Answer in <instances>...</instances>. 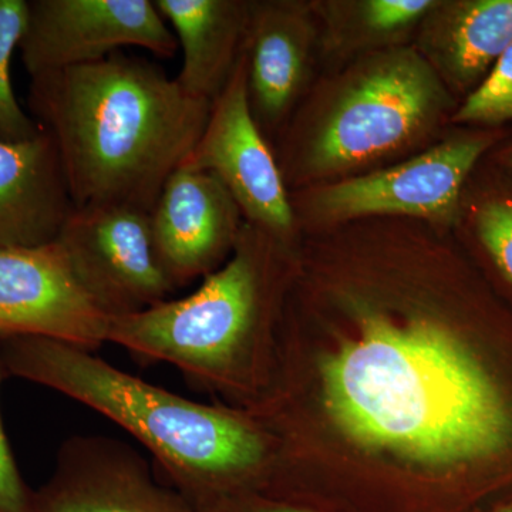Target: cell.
<instances>
[{"label": "cell", "instance_id": "obj_1", "mask_svg": "<svg viewBox=\"0 0 512 512\" xmlns=\"http://www.w3.org/2000/svg\"><path fill=\"white\" fill-rule=\"evenodd\" d=\"M326 404L366 447L454 467L512 444V409L483 363L434 323L367 316L359 338L323 363Z\"/></svg>", "mask_w": 512, "mask_h": 512}, {"label": "cell", "instance_id": "obj_4", "mask_svg": "<svg viewBox=\"0 0 512 512\" xmlns=\"http://www.w3.org/2000/svg\"><path fill=\"white\" fill-rule=\"evenodd\" d=\"M227 265L185 298L109 320L107 342L191 380L237 382L251 357L266 306L265 242L247 232Z\"/></svg>", "mask_w": 512, "mask_h": 512}, {"label": "cell", "instance_id": "obj_8", "mask_svg": "<svg viewBox=\"0 0 512 512\" xmlns=\"http://www.w3.org/2000/svg\"><path fill=\"white\" fill-rule=\"evenodd\" d=\"M185 167L217 175L256 227L286 237L293 210L281 170L252 116L247 90V63L242 59L220 96Z\"/></svg>", "mask_w": 512, "mask_h": 512}, {"label": "cell", "instance_id": "obj_20", "mask_svg": "<svg viewBox=\"0 0 512 512\" xmlns=\"http://www.w3.org/2000/svg\"><path fill=\"white\" fill-rule=\"evenodd\" d=\"M8 379L0 357V386ZM0 512H36L35 490L29 487L13 457L0 416Z\"/></svg>", "mask_w": 512, "mask_h": 512}, {"label": "cell", "instance_id": "obj_3", "mask_svg": "<svg viewBox=\"0 0 512 512\" xmlns=\"http://www.w3.org/2000/svg\"><path fill=\"white\" fill-rule=\"evenodd\" d=\"M0 357L8 377L55 390L130 433L194 507L227 497L268 460V440L252 421L154 386L83 346L2 333Z\"/></svg>", "mask_w": 512, "mask_h": 512}, {"label": "cell", "instance_id": "obj_21", "mask_svg": "<svg viewBox=\"0 0 512 512\" xmlns=\"http://www.w3.org/2000/svg\"><path fill=\"white\" fill-rule=\"evenodd\" d=\"M430 6L427 0H373L367 3L366 18L373 28L390 30L419 18Z\"/></svg>", "mask_w": 512, "mask_h": 512}, {"label": "cell", "instance_id": "obj_16", "mask_svg": "<svg viewBox=\"0 0 512 512\" xmlns=\"http://www.w3.org/2000/svg\"><path fill=\"white\" fill-rule=\"evenodd\" d=\"M511 45L512 0H476L458 10L448 49L460 79H477Z\"/></svg>", "mask_w": 512, "mask_h": 512}, {"label": "cell", "instance_id": "obj_13", "mask_svg": "<svg viewBox=\"0 0 512 512\" xmlns=\"http://www.w3.org/2000/svg\"><path fill=\"white\" fill-rule=\"evenodd\" d=\"M73 208L46 130L22 143L0 141V249L53 244Z\"/></svg>", "mask_w": 512, "mask_h": 512}, {"label": "cell", "instance_id": "obj_7", "mask_svg": "<svg viewBox=\"0 0 512 512\" xmlns=\"http://www.w3.org/2000/svg\"><path fill=\"white\" fill-rule=\"evenodd\" d=\"M429 70L400 57L363 77L345 96L311 148L315 170H338L387 153L427 119L436 100Z\"/></svg>", "mask_w": 512, "mask_h": 512}, {"label": "cell", "instance_id": "obj_15", "mask_svg": "<svg viewBox=\"0 0 512 512\" xmlns=\"http://www.w3.org/2000/svg\"><path fill=\"white\" fill-rule=\"evenodd\" d=\"M282 18L281 12L272 9L259 13L251 63L247 64L248 101L269 124L276 123L288 109L302 72L298 36L292 32L291 23Z\"/></svg>", "mask_w": 512, "mask_h": 512}, {"label": "cell", "instance_id": "obj_11", "mask_svg": "<svg viewBox=\"0 0 512 512\" xmlns=\"http://www.w3.org/2000/svg\"><path fill=\"white\" fill-rule=\"evenodd\" d=\"M239 205L217 175L180 165L151 211V232L175 288L214 274L237 238Z\"/></svg>", "mask_w": 512, "mask_h": 512}, {"label": "cell", "instance_id": "obj_2", "mask_svg": "<svg viewBox=\"0 0 512 512\" xmlns=\"http://www.w3.org/2000/svg\"><path fill=\"white\" fill-rule=\"evenodd\" d=\"M28 106L55 141L74 208L147 212L197 146L212 103L160 64L120 52L32 77Z\"/></svg>", "mask_w": 512, "mask_h": 512}, {"label": "cell", "instance_id": "obj_17", "mask_svg": "<svg viewBox=\"0 0 512 512\" xmlns=\"http://www.w3.org/2000/svg\"><path fill=\"white\" fill-rule=\"evenodd\" d=\"M28 20V0H0V141L32 140L42 127L20 106L13 90L12 57L19 49Z\"/></svg>", "mask_w": 512, "mask_h": 512}, {"label": "cell", "instance_id": "obj_9", "mask_svg": "<svg viewBox=\"0 0 512 512\" xmlns=\"http://www.w3.org/2000/svg\"><path fill=\"white\" fill-rule=\"evenodd\" d=\"M35 505L36 512H197L130 444L107 436L64 441Z\"/></svg>", "mask_w": 512, "mask_h": 512}, {"label": "cell", "instance_id": "obj_5", "mask_svg": "<svg viewBox=\"0 0 512 512\" xmlns=\"http://www.w3.org/2000/svg\"><path fill=\"white\" fill-rule=\"evenodd\" d=\"M150 214L127 205L73 208L56 239L77 284L109 320L177 291L158 258Z\"/></svg>", "mask_w": 512, "mask_h": 512}, {"label": "cell", "instance_id": "obj_6", "mask_svg": "<svg viewBox=\"0 0 512 512\" xmlns=\"http://www.w3.org/2000/svg\"><path fill=\"white\" fill-rule=\"evenodd\" d=\"M127 46L164 59L178 52L154 0H28L19 50L30 79L99 62Z\"/></svg>", "mask_w": 512, "mask_h": 512}, {"label": "cell", "instance_id": "obj_10", "mask_svg": "<svg viewBox=\"0 0 512 512\" xmlns=\"http://www.w3.org/2000/svg\"><path fill=\"white\" fill-rule=\"evenodd\" d=\"M107 328L57 242L0 249V335L47 336L94 350L107 342Z\"/></svg>", "mask_w": 512, "mask_h": 512}, {"label": "cell", "instance_id": "obj_18", "mask_svg": "<svg viewBox=\"0 0 512 512\" xmlns=\"http://www.w3.org/2000/svg\"><path fill=\"white\" fill-rule=\"evenodd\" d=\"M456 119L480 123L512 120V45L495 62L485 82L468 97Z\"/></svg>", "mask_w": 512, "mask_h": 512}, {"label": "cell", "instance_id": "obj_14", "mask_svg": "<svg viewBox=\"0 0 512 512\" xmlns=\"http://www.w3.org/2000/svg\"><path fill=\"white\" fill-rule=\"evenodd\" d=\"M183 52L175 77L195 99L210 101L225 89L232 46L241 23L239 6L222 0H154Z\"/></svg>", "mask_w": 512, "mask_h": 512}, {"label": "cell", "instance_id": "obj_23", "mask_svg": "<svg viewBox=\"0 0 512 512\" xmlns=\"http://www.w3.org/2000/svg\"><path fill=\"white\" fill-rule=\"evenodd\" d=\"M508 164L512 167V153L510 154V157H508Z\"/></svg>", "mask_w": 512, "mask_h": 512}, {"label": "cell", "instance_id": "obj_22", "mask_svg": "<svg viewBox=\"0 0 512 512\" xmlns=\"http://www.w3.org/2000/svg\"><path fill=\"white\" fill-rule=\"evenodd\" d=\"M497 512H512V505H507V507L500 508Z\"/></svg>", "mask_w": 512, "mask_h": 512}, {"label": "cell", "instance_id": "obj_12", "mask_svg": "<svg viewBox=\"0 0 512 512\" xmlns=\"http://www.w3.org/2000/svg\"><path fill=\"white\" fill-rule=\"evenodd\" d=\"M488 146L485 138L451 141L390 170L333 185L320 204L338 217H444L456 208L464 180Z\"/></svg>", "mask_w": 512, "mask_h": 512}, {"label": "cell", "instance_id": "obj_19", "mask_svg": "<svg viewBox=\"0 0 512 512\" xmlns=\"http://www.w3.org/2000/svg\"><path fill=\"white\" fill-rule=\"evenodd\" d=\"M481 241L512 282V202H487L477 214Z\"/></svg>", "mask_w": 512, "mask_h": 512}]
</instances>
